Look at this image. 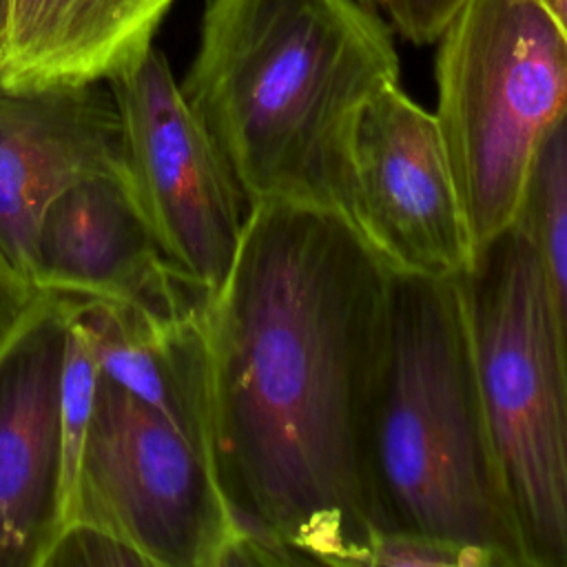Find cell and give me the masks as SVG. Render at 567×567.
<instances>
[{"label":"cell","instance_id":"1","mask_svg":"<svg viewBox=\"0 0 567 567\" xmlns=\"http://www.w3.org/2000/svg\"><path fill=\"white\" fill-rule=\"evenodd\" d=\"M390 284L339 213L259 202L204 303L215 476L279 565H361L381 529L370 432Z\"/></svg>","mask_w":567,"mask_h":567},{"label":"cell","instance_id":"2","mask_svg":"<svg viewBox=\"0 0 567 567\" xmlns=\"http://www.w3.org/2000/svg\"><path fill=\"white\" fill-rule=\"evenodd\" d=\"M399 75L392 29L363 0H206L179 89L248 206L341 215L354 120Z\"/></svg>","mask_w":567,"mask_h":567},{"label":"cell","instance_id":"3","mask_svg":"<svg viewBox=\"0 0 567 567\" xmlns=\"http://www.w3.org/2000/svg\"><path fill=\"white\" fill-rule=\"evenodd\" d=\"M381 529L452 538L527 567L483 408L458 277L394 275L372 408Z\"/></svg>","mask_w":567,"mask_h":567},{"label":"cell","instance_id":"4","mask_svg":"<svg viewBox=\"0 0 567 567\" xmlns=\"http://www.w3.org/2000/svg\"><path fill=\"white\" fill-rule=\"evenodd\" d=\"M458 286L527 567H567V359L527 224L478 248Z\"/></svg>","mask_w":567,"mask_h":567},{"label":"cell","instance_id":"5","mask_svg":"<svg viewBox=\"0 0 567 567\" xmlns=\"http://www.w3.org/2000/svg\"><path fill=\"white\" fill-rule=\"evenodd\" d=\"M567 111V35L543 0H463L436 38V122L474 252L523 213Z\"/></svg>","mask_w":567,"mask_h":567},{"label":"cell","instance_id":"6","mask_svg":"<svg viewBox=\"0 0 567 567\" xmlns=\"http://www.w3.org/2000/svg\"><path fill=\"white\" fill-rule=\"evenodd\" d=\"M71 520L109 532L148 567H226L241 536L208 447L102 374Z\"/></svg>","mask_w":567,"mask_h":567},{"label":"cell","instance_id":"7","mask_svg":"<svg viewBox=\"0 0 567 567\" xmlns=\"http://www.w3.org/2000/svg\"><path fill=\"white\" fill-rule=\"evenodd\" d=\"M106 84L140 208L171 268L208 299L235 261L248 199L162 51L151 47Z\"/></svg>","mask_w":567,"mask_h":567},{"label":"cell","instance_id":"8","mask_svg":"<svg viewBox=\"0 0 567 567\" xmlns=\"http://www.w3.org/2000/svg\"><path fill=\"white\" fill-rule=\"evenodd\" d=\"M341 217L394 275L452 279L474 259L436 115L401 84L372 95L354 120Z\"/></svg>","mask_w":567,"mask_h":567},{"label":"cell","instance_id":"9","mask_svg":"<svg viewBox=\"0 0 567 567\" xmlns=\"http://www.w3.org/2000/svg\"><path fill=\"white\" fill-rule=\"evenodd\" d=\"M66 332L69 299L44 292L0 350V567H42L64 527Z\"/></svg>","mask_w":567,"mask_h":567},{"label":"cell","instance_id":"10","mask_svg":"<svg viewBox=\"0 0 567 567\" xmlns=\"http://www.w3.org/2000/svg\"><path fill=\"white\" fill-rule=\"evenodd\" d=\"M42 292L128 303L177 317L206 301L166 261L128 175L104 173L62 190L44 210L31 257Z\"/></svg>","mask_w":567,"mask_h":567},{"label":"cell","instance_id":"11","mask_svg":"<svg viewBox=\"0 0 567 567\" xmlns=\"http://www.w3.org/2000/svg\"><path fill=\"white\" fill-rule=\"evenodd\" d=\"M104 173L128 175L106 82L0 89V252L24 279L31 281L35 233L49 204Z\"/></svg>","mask_w":567,"mask_h":567},{"label":"cell","instance_id":"12","mask_svg":"<svg viewBox=\"0 0 567 567\" xmlns=\"http://www.w3.org/2000/svg\"><path fill=\"white\" fill-rule=\"evenodd\" d=\"M175 0H9L0 89L109 82L133 66Z\"/></svg>","mask_w":567,"mask_h":567},{"label":"cell","instance_id":"13","mask_svg":"<svg viewBox=\"0 0 567 567\" xmlns=\"http://www.w3.org/2000/svg\"><path fill=\"white\" fill-rule=\"evenodd\" d=\"M64 297L71 323L89 341L100 374L210 452L206 301L190 312L159 317L128 303Z\"/></svg>","mask_w":567,"mask_h":567},{"label":"cell","instance_id":"14","mask_svg":"<svg viewBox=\"0 0 567 567\" xmlns=\"http://www.w3.org/2000/svg\"><path fill=\"white\" fill-rule=\"evenodd\" d=\"M520 219L540 255L567 359V111L540 146Z\"/></svg>","mask_w":567,"mask_h":567},{"label":"cell","instance_id":"15","mask_svg":"<svg viewBox=\"0 0 567 567\" xmlns=\"http://www.w3.org/2000/svg\"><path fill=\"white\" fill-rule=\"evenodd\" d=\"M100 379V368L93 350L84 334L71 323L64 346L62 363V390H60V414H62V487H64V525L71 518L73 489L80 467V456L84 447V436L89 430L95 388Z\"/></svg>","mask_w":567,"mask_h":567},{"label":"cell","instance_id":"16","mask_svg":"<svg viewBox=\"0 0 567 567\" xmlns=\"http://www.w3.org/2000/svg\"><path fill=\"white\" fill-rule=\"evenodd\" d=\"M365 567H501L489 551L443 536L385 529L374 532L363 549Z\"/></svg>","mask_w":567,"mask_h":567},{"label":"cell","instance_id":"17","mask_svg":"<svg viewBox=\"0 0 567 567\" xmlns=\"http://www.w3.org/2000/svg\"><path fill=\"white\" fill-rule=\"evenodd\" d=\"M53 565H144V558L120 538L82 520H71L53 540L42 567Z\"/></svg>","mask_w":567,"mask_h":567},{"label":"cell","instance_id":"18","mask_svg":"<svg viewBox=\"0 0 567 567\" xmlns=\"http://www.w3.org/2000/svg\"><path fill=\"white\" fill-rule=\"evenodd\" d=\"M463 0H388L383 9L394 29L412 44H434Z\"/></svg>","mask_w":567,"mask_h":567},{"label":"cell","instance_id":"19","mask_svg":"<svg viewBox=\"0 0 567 567\" xmlns=\"http://www.w3.org/2000/svg\"><path fill=\"white\" fill-rule=\"evenodd\" d=\"M42 297L44 292L24 279L0 252V350L22 328Z\"/></svg>","mask_w":567,"mask_h":567},{"label":"cell","instance_id":"20","mask_svg":"<svg viewBox=\"0 0 567 567\" xmlns=\"http://www.w3.org/2000/svg\"><path fill=\"white\" fill-rule=\"evenodd\" d=\"M543 4L549 9V13L556 18V22L567 35V0H543Z\"/></svg>","mask_w":567,"mask_h":567},{"label":"cell","instance_id":"21","mask_svg":"<svg viewBox=\"0 0 567 567\" xmlns=\"http://www.w3.org/2000/svg\"><path fill=\"white\" fill-rule=\"evenodd\" d=\"M7 11H9V0H0V58H2L4 35H7Z\"/></svg>","mask_w":567,"mask_h":567},{"label":"cell","instance_id":"22","mask_svg":"<svg viewBox=\"0 0 567 567\" xmlns=\"http://www.w3.org/2000/svg\"><path fill=\"white\" fill-rule=\"evenodd\" d=\"M363 2H368V4H372V7H383L388 0H363Z\"/></svg>","mask_w":567,"mask_h":567}]
</instances>
